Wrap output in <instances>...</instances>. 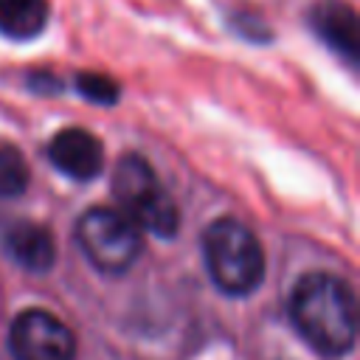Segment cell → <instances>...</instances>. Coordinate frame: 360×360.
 <instances>
[{
    "mask_svg": "<svg viewBox=\"0 0 360 360\" xmlns=\"http://www.w3.org/2000/svg\"><path fill=\"white\" fill-rule=\"evenodd\" d=\"M298 335L323 357H343L357 340V304L352 287L332 273H307L287 304Z\"/></svg>",
    "mask_w": 360,
    "mask_h": 360,
    "instance_id": "6da1fadb",
    "label": "cell"
},
{
    "mask_svg": "<svg viewBox=\"0 0 360 360\" xmlns=\"http://www.w3.org/2000/svg\"><path fill=\"white\" fill-rule=\"evenodd\" d=\"M202 256L208 276L228 295H248L264 278V250L256 233L233 219H214L202 233Z\"/></svg>",
    "mask_w": 360,
    "mask_h": 360,
    "instance_id": "7a4b0ae2",
    "label": "cell"
},
{
    "mask_svg": "<svg viewBox=\"0 0 360 360\" xmlns=\"http://www.w3.org/2000/svg\"><path fill=\"white\" fill-rule=\"evenodd\" d=\"M112 197L138 231L172 239L180 228V211L172 194L158 180L155 169L141 155H124L112 169Z\"/></svg>",
    "mask_w": 360,
    "mask_h": 360,
    "instance_id": "3957f363",
    "label": "cell"
},
{
    "mask_svg": "<svg viewBox=\"0 0 360 360\" xmlns=\"http://www.w3.org/2000/svg\"><path fill=\"white\" fill-rule=\"evenodd\" d=\"M76 242L101 273H124L141 253V231L118 208H90L76 222Z\"/></svg>",
    "mask_w": 360,
    "mask_h": 360,
    "instance_id": "277c9868",
    "label": "cell"
},
{
    "mask_svg": "<svg viewBox=\"0 0 360 360\" xmlns=\"http://www.w3.org/2000/svg\"><path fill=\"white\" fill-rule=\"evenodd\" d=\"M8 346L14 360H73V332L48 309H25L8 329Z\"/></svg>",
    "mask_w": 360,
    "mask_h": 360,
    "instance_id": "5b68a950",
    "label": "cell"
},
{
    "mask_svg": "<svg viewBox=\"0 0 360 360\" xmlns=\"http://www.w3.org/2000/svg\"><path fill=\"white\" fill-rule=\"evenodd\" d=\"M45 152H48V160L62 174H68L73 180H93L104 169L101 141L82 127H70V129L56 132Z\"/></svg>",
    "mask_w": 360,
    "mask_h": 360,
    "instance_id": "8992f818",
    "label": "cell"
},
{
    "mask_svg": "<svg viewBox=\"0 0 360 360\" xmlns=\"http://www.w3.org/2000/svg\"><path fill=\"white\" fill-rule=\"evenodd\" d=\"M3 245H6L8 256L31 273H45L56 262L53 233L39 222H14L3 233Z\"/></svg>",
    "mask_w": 360,
    "mask_h": 360,
    "instance_id": "52a82bcc",
    "label": "cell"
},
{
    "mask_svg": "<svg viewBox=\"0 0 360 360\" xmlns=\"http://www.w3.org/2000/svg\"><path fill=\"white\" fill-rule=\"evenodd\" d=\"M312 28L318 31V37L332 45L340 56H346L349 62L357 59L360 51V31H357V14L352 6L340 3V0H329L321 3L312 11Z\"/></svg>",
    "mask_w": 360,
    "mask_h": 360,
    "instance_id": "ba28073f",
    "label": "cell"
},
{
    "mask_svg": "<svg viewBox=\"0 0 360 360\" xmlns=\"http://www.w3.org/2000/svg\"><path fill=\"white\" fill-rule=\"evenodd\" d=\"M48 22V0H0V34L31 39Z\"/></svg>",
    "mask_w": 360,
    "mask_h": 360,
    "instance_id": "9c48e42d",
    "label": "cell"
},
{
    "mask_svg": "<svg viewBox=\"0 0 360 360\" xmlns=\"http://www.w3.org/2000/svg\"><path fill=\"white\" fill-rule=\"evenodd\" d=\"M28 186V163L25 158L8 146L0 143V197H17Z\"/></svg>",
    "mask_w": 360,
    "mask_h": 360,
    "instance_id": "30bf717a",
    "label": "cell"
},
{
    "mask_svg": "<svg viewBox=\"0 0 360 360\" xmlns=\"http://www.w3.org/2000/svg\"><path fill=\"white\" fill-rule=\"evenodd\" d=\"M76 90L96 101V104H115L118 101V84L110 79V76H101V73H79L76 76Z\"/></svg>",
    "mask_w": 360,
    "mask_h": 360,
    "instance_id": "8fae6325",
    "label": "cell"
}]
</instances>
